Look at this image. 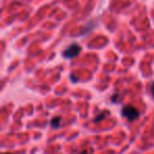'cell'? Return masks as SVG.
Instances as JSON below:
<instances>
[{
  "mask_svg": "<svg viewBox=\"0 0 154 154\" xmlns=\"http://www.w3.org/2000/svg\"><path fill=\"white\" fill-rule=\"evenodd\" d=\"M122 115L126 117L129 122H133L139 116V111L133 106H125L122 109Z\"/></svg>",
  "mask_w": 154,
  "mask_h": 154,
  "instance_id": "1",
  "label": "cell"
},
{
  "mask_svg": "<svg viewBox=\"0 0 154 154\" xmlns=\"http://www.w3.org/2000/svg\"><path fill=\"white\" fill-rule=\"evenodd\" d=\"M80 51H82V48L77 43H73V45H71L70 47H68L64 50L63 53H62V56L64 58H68V59H72V58L79 55Z\"/></svg>",
  "mask_w": 154,
  "mask_h": 154,
  "instance_id": "2",
  "label": "cell"
},
{
  "mask_svg": "<svg viewBox=\"0 0 154 154\" xmlns=\"http://www.w3.org/2000/svg\"><path fill=\"white\" fill-rule=\"evenodd\" d=\"M60 122H61V117H59V116H55V117H53L51 119L50 125H51L52 128L56 129V128H58V127L60 126Z\"/></svg>",
  "mask_w": 154,
  "mask_h": 154,
  "instance_id": "3",
  "label": "cell"
},
{
  "mask_svg": "<svg viewBox=\"0 0 154 154\" xmlns=\"http://www.w3.org/2000/svg\"><path fill=\"white\" fill-rule=\"evenodd\" d=\"M107 115H108V112H107V111L103 112V113L98 114V115H97L96 117L94 118V122H100V120H103V118H105Z\"/></svg>",
  "mask_w": 154,
  "mask_h": 154,
  "instance_id": "4",
  "label": "cell"
},
{
  "mask_svg": "<svg viewBox=\"0 0 154 154\" xmlns=\"http://www.w3.org/2000/svg\"><path fill=\"white\" fill-rule=\"evenodd\" d=\"M151 92H152V95H153V98H154V82L151 85Z\"/></svg>",
  "mask_w": 154,
  "mask_h": 154,
  "instance_id": "5",
  "label": "cell"
},
{
  "mask_svg": "<svg viewBox=\"0 0 154 154\" xmlns=\"http://www.w3.org/2000/svg\"><path fill=\"white\" fill-rule=\"evenodd\" d=\"M78 154H89V153H88V151H87V150H82V151L79 152Z\"/></svg>",
  "mask_w": 154,
  "mask_h": 154,
  "instance_id": "6",
  "label": "cell"
},
{
  "mask_svg": "<svg viewBox=\"0 0 154 154\" xmlns=\"http://www.w3.org/2000/svg\"><path fill=\"white\" fill-rule=\"evenodd\" d=\"M5 154H12V153H5Z\"/></svg>",
  "mask_w": 154,
  "mask_h": 154,
  "instance_id": "7",
  "label": "cell"
}]
</instances>
